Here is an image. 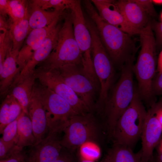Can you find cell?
<instances>
[{
	"mask_svg": "<svg viewBox=\"0 0 162 162\" xmlns=\"http://www.w3.org/2000/svg\"><path fill=\"white\" fill-rule=\"evenodd\" d=\"M158 118L162 128V109L159 112Z\"/></svg>",
	"mask_w": 162,
	"mask_h": 162,
	"instance_id": "cell-40",
	"label": "cell"
},
{
	"mask_svg": "<svg viewBox=\"0 0 162 162\" xmlns=\"http://www.w3.org/2000/svg\"><path fill=\"white\" fill-rule=\"evenodd\" d=\"M8 15L12 23H18L25 18L28 10L27 1L23 0H8Z\"/></svg>",
	"mask_w": 162,
	"mask_h": 162,
	"instance_id": "cell-28",
	"label": "cell"
},
{
	"mask_svg": "<svg viewBox=\"0 0 162 162\" xmlns=\"http://www.w3.org/2000/svg\"><path fill=\"white\" fill-rule=\"evenodd\" d=\"M162 109V96L147 111L141 136L142 148L140 150L145 162L153 160V152L160 141L162 128L158 118Z\"/></svg>",
	"mask_w": 162,
	"mask_h": 162,
	"instance_id": "cell-12",
	"label": "cell"
},
{
	"mask_svg": "<svg viewBox=\"0 0 162 162\" xmlns=\"http://www.w3.org/2000/svg\"><path fill=\"white\" fill-rule=\"evenodd\" d=\"M158 149L162 151V140L160 141Z\"/></svg>",
	"mask_w": 162,
	"mask_h": 162,
	"instance_id": "cell-45",
	"label": "cell"
},
{
	"mask_svg": "<svg viewBox=\"0 0 162 162\" xmlns=\"http://www.w3.org/2000/svg\"><path fill=\"white\" fill-rule=\"evenodd\" d=\"M147 112L136 86L131 102L115 126L111 137L114 145L125 146L132 148L141 137Z\"/></svg>",
	"mask_w": 162,
	"mask_h": 162,
	"instance_id": "cell-4",
	"label": "cell"
},
{
	"mask_svg": "<svg viewBox=\"0 0 162 162\" xmlns=\"http://www.w3.org/2000/svg\"><path fill=\"white\" fill-rule=\"evenodd\" d=\"M63 16L57 18L50 25L43 28L34 29L29 33L17 57V64L20 72Z\"/></svg>",
	"mask_w": 162,
	"mask_h": 162,
	"instance_id": "cell-15",
	"label": "cell"
},
{
	"mask_svg": "<svg viewBox=\"0 0 162 162\" xmlns=\"http://www.w3.org/2000/svg\"><path fill=\"white\" fill-rule=\"evenodd\" d=\"M72 153L62 147L58 157L54 162H76Z\"/></svg>",
	"mask_w": 162,
	"mask_h": 162,
	"instance_id": "cell-36",
	"label": "cell"
},
{
	"mask_svg": "<svg viewBox=\"0 0 162 162\" xmlns=\"http://www.w3.org/2000/svg\"><path fill=\"white\" fill-rule=\"evenodd\" d=\"M91 51L94 70L100 87L95 111L102 116L108 94L114 84L115 68L99 39L92 40Z\"/></svg>",
	"mask_w": 162,
	"mask_h": 162,
	"instance_id": "cell-8",
	"label": "cell"
},
{
	"mask_svg": "<svg viewBox=\"0 0 162 162\" xmlns=\"http://www.w3.org/2000/svg\"><path fill=\"white\" fill-rule=\"evenodd\" d=\"M0 162H31L27 152L22 150H16L8 158L0 160Z\"/></svg>",
	"mask_w": 162,
	"mask_h": 162,
	"instance_id": "cell-31",
	"label": "cell"
},
{
	"mask_svg": "<svg viewBox=\"0 0 162 162\" xmlns=\"http://www.w3.org/2000/svg\"><path fill=\"white\" fill-rule=\"evenodd\" d=\"M85 9L96 27L101 41L115 68L121 69L134 59L138 47L131 35L108 23L98 14L91 1H83Z\"/></svg>",
	"mask_w": 162,
	"mask_h": 162,
	"instance_id": "cell-1",
	"label": "cell"
},
{
	"mask_svg": "<svg viewBox=\"0 0 162 162\" xmlns=\"http://www.w3.org/2000/svg\"><path fill=\"white\" fill-rule=\"evenodd\" d=\"M100 17L108 23L131 35L139 34L126 20L115 0H92Z\"/></svg>",
	"mask_w": 162,
	"mask_h": 162,
	"instance_id": "cell-16",
	"label": "cell"
},
{
	"mask_svg": "<svg viewBox=\"0 0 162 162\" xmlns=\"http://www.w3.org/2000/svg\"><path fill=\"white\" fill-rule=\"evenodd\" d=\"M53 69L93 113L100 90L98 79L87 72L82 66L66 65Z\"/></svg>",
	"mask_w": 162,
	"mask_h": 162,
	"instance_id": "cell-6",
	"label": "cell"
},
{
	"mask_svg": "<svg viewBox=\"0 0 162 162\" xmlns=\"http://www.w3.org/2000/svg\"><path fill=\"white\" fill-rule=\"evenodd\" d=\"M150 23L152 28L155 34L157 48H162V23L152 19Z\"/></svg>",
	"mask_w": 162,
	"mask_h": 162,
	"instance_id": "cell-33",
	"label": "cell"
},
{
	"mask_svg": "<svg viewBox=\"0 0 162 162\" xmlns=\"http://www.w3.org/2000/svg\"><path fill=\"white\" fill-rule=\"evenodd\" d=\"M28 34L32 30L50 25L57 18L64 15L63 11L54 10L47 11L38 7L30 5Z\"/></svg>",
	"mask_w": 162,
	"mask_h": 162,
	"instance_id": "cell-21",
	"label": "cell"
},
{
	"mask_svg": "<svg viewBox=\"0 0 162 162\" xmlns=\"http://www.w3.org/2000/svg\"><path fill=\"white\" fill-rule=\"evenodd\" d=\"M156 72L158 74L162 73V50L160 52L157 59Z\"/></svg>",
	"mask_w": 162,
	"mask_h": 162,
	"instance_id": "cell-38",
	"label": "cell"
},
{
	"mask_svg": "<svg viewBox=\"0 0 162 162\" xmlns=\"http://www.w3.org/2000/svg\"><path fill=\"white\" fill-rule=\"evenodd\" d=\"M35 138L34 145L47 136L49 132L45 110L34 87L28 109Z\"/></svg>",
	"mask_w": 162,
	"mask_h": 162,
	"instance_id": "cell-17",
	"label": "cell"
},
{
	"mask_svg": "<svg viewBox=\"0 0 162 162\" xmlns=\"http://www.w3.org/2000/svg\"><path fill=\"white\" fill-rule=\"evenodd\" d=\"M29 17L28 10L22 21L17 23H12L9 26V31L12 41L11 51L17 55L28 35Z\"/></svg>",
	"mask_w": 162,
	"mask_h": 162,
	"instance_id": "cell-24",
	"label": "cell"
},
{
	"mask_svg": "<svg viewBox=\"0 0 162 162\" xmlns=\"http://www.w3.org/2000/svg\"><path fill=\"white\" fill-rule=\"evenodd\" d=\"M64 18L55 47L38 67L52 69L66 65L82 66V55L75 38L70 13L65 14Z\"/></svg>",
	"mask_w": 162,
	"mask_h": 162,
	"instance_id": "cell-5",
	"label": "cell"
},
{
	"mask_svg": "<svg viewBox=\"0 0 162 162\" xmlns=\"http://www.w3.org/2000/svg\"><path fill=\"white\" fill-rule=\"evenodd\" d=\"M4 18L5 17H3L1 16H0V31L5 29L8 30V25Z\"/></svg>",
	"mask_w": 162,
	"mask_h": 162,
	"instance_id": "cell-39",
	"label": "cell"
},
{
	"mask_svg": "<svg viewBox=\"0 0 162 162\" xmlns=\"http://www.w3.org/2000/svg\"><path fill=\"white\" fill-rule=\"evenodd\" d=\"M71 10L74 35L82 55L83 67L87 72L97 78L92 60L91 36L81 7V1L77 0Z\"/></svg>",
	"mask_w": 162,
	"mask_h": 162,
	"instance_id": "cell-11",
	"label": "cell"
},
{
	"mask_svg": "<svg viewBox=\"0 0 162 162\" xmlns=\"http://www.w3.org/2000/svg\"><path fill=\"white\" fill-rule=\"evenodd\" d=\"M160 20H161V22L162 23V12L161 14H160Z\"/></svg>",
	"mask_w": 162,
	"mask_h": 162,
	"instance_id": "cell-46",
	"label": "cell"
},
{
	"mask_svg": "<svg viewBox=\"0 0 162 162\" xmlns=\"http://www.w3.org/2000/svg\"><path fill=\"white\" fill-rule=\"evenodd\" d=\"M21 106L12 95L8 94L1 105L0 133L9 124L16 119L22 112Z\"/></svg>",
	"mask_w": 162,
	"mask_h": 162,
	"instance_id": "cell-22",
	"label": "cell"
},
{
	"mask_svg": "<svg viewBox=\"0 0 162 162\" xmlns=\"http://www.w3.org/2000/svg\"><path fill=\"white\" fill-rule=\"evenodd\" d=\"M61 133L49 131L46 137L27 152L31 162H54L58 157L62 146Z\"/></svg>",
	"mask_w": 162,
	"mask_h": 162,
	"instance_id": "cell-13",
	"label": "cell"
},
{
	"mask_svg": "<svg viewBox=\"0 0 162 162\" xmlns=\"http://www.w3.org/2000/svg\"><path fill=\"white\" fill-rule=\"evenodd\" d=\"M139 35L141 49L136 63L133 65V70L137 81L138 89L142 100L150 107L156 102L152 84L157 64L155 38L150 21Z\"/></svg>",
	"mask_w": 162,
	"mask_h": 162,
	"instance_id": "cell-2",
	"label": "cell"
},
{
	"mask_svg": "<svg viewBox=\"0 0 162 162\" xmlns=\"http://www.w3.org/2000/svg\"><path fill=\"white\" fill-rule=\"evenodd\" d=\"M79 162H96L95 161L86 160L79 158Z\"/></svg>",
	"mask_w": 162,
	"mask_h": 162,
	"instance_id": "cell-44",
	"label": "cell"
},
{
	"mask_svg": "<svg viewBox=\"0 0 162 162\" xmlns=\"http://www.w3.org/2000/svg\"><path fill=\"white\" fill-rule=\"evenodd\" d=\"M36 79L42 85L49 88L65 100L77 114L91 112L89 109L73 90L53 69L37 68Z\"/></svg>",
	"mask_w": 162,
	"mask_h": 162,
	"instance_id": "cell-10",
	"label": "cell"
},
{
	"mask_svg": "<svg viewBox=\"0 0 162 162\" xmlns=\"http://www.w3.org/2000/svg\"><path fill=\"white\" fill-rule=\"evenodd\" d=\"M134 0L142 8L151 18L154 19L157 17L158 14L154 7L152 0Z\"/></svg>",
	"mask_w": 162,
	"mask_h": 162,
	"instance_id": "cell-32",
	"label": "cell"
},
{
	"mask_svg": "<svg viewBox=\"0 0 162 162\" xmlns=\"http://www.w3.org/2000/svg\"><path fill=\"white\" fill-rule=\"evenodd\" d=\"M77 0H32L30 5L38 7L45 10L52 8L54 10L64 11L70 10L75 5Z\"/></svg>",
	"mask_w": 162,
	"mask_h": 162,
	"instance_id": "cell-27",
	"label": "cell"
},
{
	"mask_svg": "<svg viewBox=\"0 0 162 162\" xmlns=\"http://www.w3.org/2000/svg\"><path fill=\"white\" fill-rule=\"evenodd\" d=\"M100 125L92 112L77 114L70 120L64 129L61 144L62 147L73 152L85 142L99 141L102 135Z\"/></svg>",
	"mask_w": 162,
	"mask_h": 162,
	"instance_id": "cell-7",
	"label": "cell"
},
{
	"mask_svg": "<svg viewBox=\"0 0 162 162\" xmlns=\"http://www.w3.org/2000/svg\"><path fill=\"white\" fill-rule=\"evenodd\" d=\"M152 89L154 96L162 95V73L155 74L152 82Z\"/></svg>",
	"mask_w": 162,
	"mask_h": 162,
	"instance_id": "cell-34",
	"label": "cell"
},
{
	"mask_svg": "<svg viewBox=\"0 0 162 162\" xmlns=\"http://www.w3.org/2000/svg\"><path fill=\"white\" fill-rule=\"evenodd\" d=\"M158 158L160 162H162V151L158 149Z\"/></svg>",
	"mask_w": 162,
	"mask_h": 162,
	"instance_id": "cell-41",
	"label": "cell"
},
{
	"mask_svg": "<svg viewBox=\"0 0 162 162\" xmlns=\"http://www.w3.org/2000/svg\"><path fill=\"white\" fill-rule=\"evenodd\" d=\"M155 162H160L159 160L158 159V158L157 160H156V161Z\"/></svg>",
	"mask_w": 162,
	"mask_h": 162,
	"instance_id": "cell-47",
	"label": "cell"
},
{
	"mask_svg": "<svg viewBox=\"0 0 162 162\" xmlns=\"http://www.w3.org/2000/svg\"><path fill=\"white\" fill-rule=\"evenodd\" d=\"M76 150L78 158L86 160L96 161L101 155V149L98 141L94 140L85 142Z\"/></svg>",
	"mask_w": 162,
	"mask_h": 162,
	"instance_id": "cell-26",
	"label": "cell"
},
{
	"mask_svg": "<svg viewBox=\"0 0 162 162\" xmlns=\"http://www.w3.org/2000/svg\"><path fill=\"white\" fill-rule=\"evenodd\" d=\"M1 31L0 34V73L2 71L7 55L12 47V41L9 30L5 29Z\"/></svg>",
	"mask_w": 162,
	"mask_h": 162,
	"instance_id": "cell-29",
	"label": "cell"
},
{
	"mask_svg": "<svg viewBox=\"0 0 162 162\" xmlns=\"http://www.w3.org/2000/svg\"><path fill=\"white\" fill-rule=\"evenodd\" d=\"M10 49L8 52L0 73V92L1 95L6 94L20 73L17 64L18 55Z\"/></svg>",
	"mask_w": 162,
	"mask_h": 162,
	"instance_id": "cell-19",
	"label": "cell"
},
{
	"mask_svg": "<svg viewBox=\"0 0 162 162\" xmlns=\"http://www.w3.org/2000/svg\"><path fill=\"white\" fill-rule=\"evenodd\" d=\"M45 111L49 131L62 133L70 119L77 114L63 98L40 83L35 85Z\"/></svg>",
	"mask_w": 162,
	"mask_h": 162,
	"instance_id": "cell-9",
	"label": "cell"
},
{
	"mask_svg": "<svg viewBox=\"0 0 162 162\" xmlns=\"http://www.w3.org/2000/svg\"><path fill=\"white\" fill-rule=\"evenodd\" d=\"M102 162H111L110 158L108 154L105 157Z\"/></svg>",
	"mask_w": 162,
	"mask_h": 162,
	"instance_id": "cell-42",
	"label": "cell"
},
{
	"mask_svg": "<svg viewBox=\"0 0 162 162\" xmlns=\"http://www.w3.org/2000/svg\"><path fill=\"white\" fill-rule=\"evenodd\" d=\"M8 0H0V16L5 17L8 15Z\"/></svg>",
	"mask_w": 162,
	"mask_h": 162,
	"instance_id": "cell-37",
	"label": "cell"
},
{
	"mask_svg": "<svg viewBox=\"0 0 162 162\" xmlns=\"http://www.w3.org/2000/svg\"><path fill=\"white\" fill-rule=\"evenodd\" d=\"M134 60L123 65L119 78L110 90L105 103L102 117L105 119L107 133L111 138L117 121L134 96L136 86L133 70Z\"/></svg>",
	"mask_w": 162,
	"mask_h": 162,
	"instance_id": "cell-3",
	"label": "cell"
},
{
	"mask_svg": "<svg viewBox=\"0 0 162 162\" xmlns=\"http://www.w3.org/2000/svg\"><path fill=\"white\" fill-rule=\"evenodd\" d=\"M15 147H11L0 139V160L9 157L14 151Z\"/></svg>",
	"mask_w": 162,
	"mask_h": 162,
	"instance_id": "cell-35",
	"label": "cell"
},
{
	"mask_svg": "<svg viewBox=\"0 0 162 162\" xmlns=\"http://www.w3.org/2000/svg\"><path fill=\"white\" fill-rule=\"evenodd\" d=\"M115 3L129 24L139 34L152 19L134 0L115 1Z\"/></svg>",
	"mask_w": 162,
	"mask_h": 162,
	"instance_id": "cell-18",
	"label": "cell"
},
{
	"mask_svg": "<svg viewBox=\"0 0 162 162\" xmlns=\"http://www.w3.org/2000/svg\"><path fill=\"white\" fill-rule=\"evenodd\" d=\"M36 79L34 72L13 86L10 94L18 101L23 112L28 114V107L30 103Z\"/></svg>",
	"mask_w": 162,
	"mask_h": 162,
	"instance_id": "cell-20",
	"label": "cell"
},
{
	"mask_svg": "<svg viewBox=\"0 0 162 162\" xmlns=\"http://www.w3.org/2000/svg\"><path fill=\"white\" fill-rule=\"evenodd\" d=\"M62 25L58 23L35 51L20 71L12 86L18 83L35 71L37 66L47 58L55 47Z\"/></svg>",
	"mask_w": 162,
	"mask_h": 162,
	"instance_id": "cell-14",
	"label": "cell"
},
{
	"mask_svg": "<svg viewBox=\"0 0 162 162\" xmlns=\"http://www.w3.org/2000/svg\"><path fill=\"white\" fill-rule=\"evenodd\" d=\"M111 162H145L140 151L134 153L132 148L120 145H114L108 154Z\"/></svg>",
	"mask_w": 162,
	"mask_h": 162,
	"instance_id": "cell-25",
	"label": "cell"
},
{
	"mask_svg": "<svg viewBox=\"0 0 162 162\" xmlns=\"http://www.w3.org/2000/svg\"><path fill=\"white\" fill-rule=\"evenodd\" d=\"M17 138L16 147L22 150L26 146L34 145L35 138L32 122L28 115L23 111L17 121Z\"/></svg>",
	"mask_w": 162,
	"mask_h": 162,
	"instance_id": "cell-23",
	"label": "cell"
},
{
	"mask_svg": "<svg viewBox=\"0 0 162 162\" xmlns=\"http://www.w3.org/2000/svg\"><path fill=\"white\" fill-rule=\"evenodd\" d=\"M153 3L158 4H162V0H152Z\"/></svg>",
	"mask_w": 162,
	"mask_h": 162,
	"instance_id": "cell-43",
	"label": "cell"
},
{
	"mask_svg": "<svg viewBox=\"0 0 162 162\" xmlns=\"http://www.w3.org/2000/svg\"><path fill=\"white\" fill-rule=\"evenodd\" d=\"M18 118L8 125L1 134L2 136L0 139L11 147H15L17 142Z\"/></svg>",
	"mask_w": 162,
	"mask_h": 162,
	"instance_id": "cell-30",
	"label": "cell"
}]
</instances>
